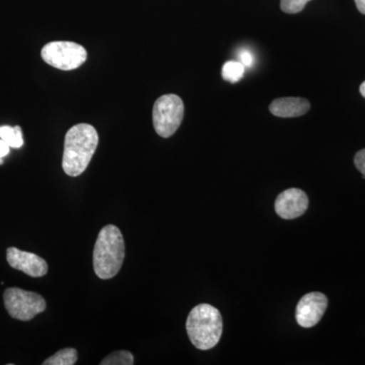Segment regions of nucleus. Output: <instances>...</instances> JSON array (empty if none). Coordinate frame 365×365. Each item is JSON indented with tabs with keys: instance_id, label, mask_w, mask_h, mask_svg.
<instances>
[{
	"instance_id": "1",
	"label": "nucleus",
	"mask_w": 365,
	"mask_h": 365,
	"mask_svg": "<svg viewBox=\"0 0 365 365\" xmlns=\"http://www.w3.org/2000/svg\"><path fill=\"white\" fill-rule=\"evenodd\" d=\"M98 144V132L90 124H76L67 131L62 158V169L67 176L78 177L85 172Z\"/></svg>"
},
{
	"instance_id": "2",
	"label": "nucleus",
	"mask_w": 365,
	"mask_h": 365,
	"mask_svg": "<svg viewBox=\"0 0 365 365\" xmlns=\"http://www.w3.org/2000/svg\"><path fill=\"white\" fill-rule=\"evenodd\" d=\"M125 242L116 225H106L101 230L93 249V270L103 280L115 277L123 265Z\"/></svg>"
},
{
	"instance_id": "3",
	"label": "nucleus",
	"mask_w": 365,
	"mask_h": 365,
	"mask_svg": "<svg viewBox=\"0 0 365 365\" xmlns=\"http://www.w3.org/2000/svg\"><path fill=\"white\" fill-rule=\"evenodd\" d=\"M222 318L216 307L201 304L190 312L186 322L187 333L197 349L215 347L222 335Z\"/></svg>"
},
{
	"instance_id": "4",
	"label": "nucleus",
	"mask_w": 365,
	"mask_h": 365,
	"mask_svg": "<svg viewBox=\"0 0 365 365\" xmlns=\"http://www.w3.org/2000/svg\"><path fill=\"white\" fill-rule=\"evenodd\" d=\"M185 108L182 98L177 95H165L153 105V127L158 135L169 138L181 126Z\"/></svg>"
},
{
	"instance_id": "5",
	"label": "nucleus",
	"mask_w": 365,
	"mask_h": 365,
	"mask_svg": "<svg viewBox=\"0 0 365 365\" xmlns=\"http://www.w3.org/2000/svg\"><path fill=\"white\" fill-rule=\"evenodd\" d=\"M42 58L60 71H73L85 63L88 53L83 46L67 41H55L43 47Z\"/></svg>"
},
{
	"instance_id": "6",
	"label": "nucleus",
	"mask_w": 365,
	"mask_h": 365,
	"mask_svg": "<svg viewBox=\"0 0 365 365\" xmlns=\"http://www.w3.org/2000/svg\"><path fill=\"white\" fill-rule=\"evenodd\" d=\"M4 306L11 318L31 321L45 311L47 304L42 295L18 287L7 288L4 294Z\"/></svg>"
},
{
	"instance_id": "7",
	"label": "nucleus",
	"mask_w": 365,
	"mask_h": 365,
	"mask_svg": "<svg viewBox=\"0 0 365 365\" xmlns=\"http://www.w3.org/2000/svg\"><path fill=\"white\" fill-rule=\"evenodd\" d=\"M328 299L321 292H311L299 300L295 311V319L302 328H312L323 318Z\"/></svg>"
},
{
	"instance_id": "8",
	"label": "nucleus",
	"mask_w": 365,
	"mask_h": 365,
	"mask_svg": "<svg viewBox=\"0 0 365 365\" xmlns=\"http://www.w3.org/2000/svg\"><path fill=\"white\" fill-rule=\"evenodd\" d=\"M309 207V197L302 190H285L275 200V211L281 218L294 220L306 212Z\"/></svg>"
},
{
	"instance_id": "9",
	"label": "nucleus",
	"mask_w": 365,
	"mask_h": 365,
	"mask_svg": "<svg viewBox=\"0 0 365 365\" xmlns=\"http://www.w3.org/2000/svg\"><path fill=\"white\" fill-rule=\"evenodd\" d=\"M6 260L11 267L21 271L31 277H42L48 272V264L44 259L38 255L21 251L14 247L7 249Z\"/></svg>"
},
{
	"instance_id": "10",
	"label": "nucleus",
	"mask_w": 365,
	"mask_h": 365,
	"mask_svg": "<svg viewBox=\"0 0 365 365\" xmlns=\"http://www.w3.org/2000/svg\"><path fill=\"white\" fill-rule=\"evenodd\" d=\"M309 101L302 98H280L271 103L269 110L274 116L295 118L302 116L309 111Z\"/></svg>"
},
{
	"instance_id": "11",
	"label": "nucleus",
	"mask_w": 365,
	"mask_h": 365,
	"mask_svg": "<svg viewBox=\"0 0 365 365\" xmlns=\"http://www.w3.org/2000/svg\"><path fill=\"white\" fill-rule=\"evenodd\" d=\"M78 351L74 348H66L59 350L49 359L43 362V365H73L78 361Z\"/></svg>"
},
{
	"instance_id": "12",
	"label": "nucleus",
	"mask_w": 365,
	"mask_h": 365,
	"mask_svg": "<svg viewBox=\"0 0 365 365\" xmlns=\"http://www.w3.org/2000/svg\"><path fill=\"white\" fill-rule=\"evenodd\" d=\"M0 138L14 148H20L24 144L23 131L20 126L0 127Z\"/></svg>"
},
{
	"instance_id": "13",
	"label": "nucleus",
	"mask_w": 365,
	"mask_h": 365,
	"mask_svg": "<svg viewBox=\"0 0 365 365\" xmlns=\"http://www.w3.org/2000/svg\"><path fill=\"white\" fill-rule=\"evenodd\" d=\"M245 68L240 61H228L222 67V78L230 83H237L244 76Z\"/></svg>"
},
{
	"instance_id": "14",
	"label": "nucleus",
	"mask_w": 365,
	"mask_h": 365,
	"mask_svg": "<svg viewBox=\"0 0 365 365\" xmlns=\"http://www.w3.org/2000/svg\"><path fill=\"white\" fill-rule=\"evenodd\" d=\"M101 365H132L134 364V357L131 352L120 350L108 355L101 361Z\"/></svg>"
},
{
	"instance_id": "15",
	"label": "nucleus",
	"mask_w": 365,
	"mask_h": 365,
	"mask_svg": "<svg viewBox=\"0 0 365 365\" xmlns=\"http://www.w3.org/2000/svg\"><path fill=\"white\" fill-rule=\"evenodd\" d=\"M311 0H280V7L287 14H299Z\"/></svg>"
},
{
	"instance_id": "16",
	"label": "nucleus",
	"mask_w": 365,
	"mask_h": 365,
	"mask_svg": "<svg viewBox=\"0 0 365 365\" xmlns=\"http://www.w3.org/2000/svg\"><path fill=\"white\" fill-rule=\"evenodd\" d=\"M239 61L241 62L245 67H251L254 63L253 53L250 52L249 50H242L239 53Z\"/></svg>"
},
{
	"instance_id": "17",
	"label": "nucleus",
	"mask_w": 365,
	"mask_h": 365,
	"mask_svg": "<svg viewBox=\"0 0 365 365\" xmlns=\"http://www.w3.org/2000/svg\"><path fill=\"white\" fill-rule=\"evenodd\" d=\"M354 165L356 169L365 176V148L355 155Z\"/></svg>"
},
{
	"instance_id": "18",
	"label": "nucleus",
	"mask_w": 365,
	"mask_h": 365,
	"mask_svg": "<svg viewBox=\"0 0 365 365\" xmlns=\"http://www.w3.org/2000/svg\"><path fill=\"white\" fill-rule=\"evenodd\" d=\"M9 148H11V146H9L6 141H4L0 138V158H4L9 155Z\"/></svg>"
},
{
	"instance_id": "19",
	"label": "nucleus",
	"mask_w": 365,
	"mask_h": 365,
	"mask_svg": "<svg viewBox=\"0 0 365 365\" xmlns=\"http://www.w3.org/2000/svg\"><path fill=\"white\" fill-rule=\"evenodd\" d=\"M354 1L360 13L365 14V0H354Z\"/></svg>"
},
{
	"instance_id": "20",
	"label": "nucleus",
	"mask_w": 365,
	"mask_h": 365,
	"mask_svg": "<svg viewBox=\"0 0 365 365\" xmlns=\"http://www.w3.org/2000/svg\"><path fill=\"white\" fill-rule=\"evenodd\" d=\"M360 93H361L362 97L365 98V81L364 83H361V86H360Z\"/></svg>"
},
{
	"instance_id": "21",
	"label": "nucleus",
	"mask_w": 365,
	"mask_h": 365,
	"mask_svg": "<svg viewBox=\"0 0 365 365\" xmlns=\"http://www.w3.org/2000/svg\"><path fill=\"white\" fill-rule=\"evenodd\" d=\"M4 163V158H0V165H2Z\"/></svg>"
}]
</instances>
